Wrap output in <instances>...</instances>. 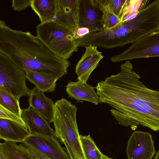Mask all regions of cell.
I'll list each match as a JSON object with an SVG mask.
<instances>
[{"mask_svg": "<svg viewBox=\"0 0 159 159\" xmlns=\"http://www.w3.org/2000/svg\"><path fill=\"white\" fill-rule=\"evenodd\" d=\"M0 52L26 73L58 79L67 73V60L51 52L29 32L12 29L0 20Z\"/></svg>", "mask_w": 159, "mask_h": 159, "instance_id": "cell-2", "label": "cell"}, {"mask_svg": "<svg viewBox=\"0 0 159 159\" xmlns=\"http://www.w3.org/2000/svg\"><path fill=\"white\" fill-rule=\"evenodd\" d=\"M28 103L45 120L52 122L55 103L45 95L44 92L35 86L31 90Z\"/></svg>", "mask_w": 159, "mask_h": 159, "instance_id": "cell-13", "label": "cell"}, {"mask_svg": "<svg viewBox=\"0 0 159 159\" xmlns=\"http://www.w3.org/2000/svg\"><path fill=\"white\" fill-rule=\"evenodd\" d=\"M84 47L86 48L85 52L76 64L75 72L78 81L86 83L91 73L104 57L97 50V46L90 45Z\"/></svg>", "mask_w": 159, "mask_h": 159, "instance_id": "cell-11", "label": "cell"}, {"mask_svg": "<svg viewBox=\"0 0 159 159\" xmlns=\"http://www.w3.org/2000/svg\"><path fill=\"white\" fill-rule=\"evenodd\" d=\"M20 143L39 152L50 159H70L55 135L51 137L30 134Z\"/></svg>", "mask_w": 159, "mask_h": 159, "instance_id": "cell-7", "label": "cell"}, {"mask_svg": "<svg viewBox=\"0 0 159 159\" xmlns=\"http://www.w3.org/2000/svg\"><path fill=\"white\" fill-rule=\"evenodd\" d=\"M126 152L128 159H152L155 152L152 135L147 132L134 131L128 141Z\"/></svg>", "mask_w": 159, "mask_h": 159, "instance_id": "cell-9", "label": "cell"}, {"mask_svg": "<svg viewBox=\"0 0 159 159\" xmlns=\"http://www.w3.org/2000/svg\"><path fill=\"white\" fill-rule=\"evenodd\" d=\"M0 152L7 159H31L20 144L16 142L4 141L0 143Z\"/></svg>", "mask_w": 159, "mask_h": 159, "instance_id": "cell-18", "label": "cell"}, {"mask_svg": "<svg viewBox=\"0 0 159 159\" xmlns=\"http://www.w3.org/2000/svg\"><path fill=\"white\" fill-rule=\"evenodd\" d=\"M19 100L6 91L0 89V105L21 117L22 109L20 108Z\"/></svg>", "mask_w": 159, "mask_h": 159, "instance_id": "cell-20", "label": "cell"}, {"mask_svg": "<svg viewBox=\"0 0 159 159\" xmlns=\"http://www.w3.org/2000/svg\"><path fill=\"white\" fill-rule=\"evenodd\" d=\"M32 0H13L11 7L15 11H20L31 5Z\"/></svg>", "mask_w": 159, "mask_h": 159, "instance_id": "cell-24", "label": "cell"}, {"mask_svg": "<svg viewBox=\"0 0 159 159\" xmlns=\"http://www.w3.org/2000/svg\"><path fill=\"white\" fill-rule=\"evenodd\" d=\"M56 14L54 20L73 33L79 28V0H56Z\"/></svg>", "mask_w": 159, "mask_h": 159, "instance_id": "cell-10", "label": "cell"}, {"mask_svg": "<svg viewBox=\"0 0 159 159\" xmlns=\"http://www.w3.org/2000/svg\"><path fill=\"white\" fill-rule=\"evenodd\" d=\"M26 73L27 79L42 91L52 93L55 91L58 79L32 72Z\"/></svg>", "mask_w": 159, "mask_h": 159, "instance_id": "cell-17", "label": "cell"}, {"mask_svg": "<svg viewBox=\"0 0 159 159\" xmlns=\"http://www.w3.org/2000/svg\"><path fill=\"white\" fill-rule=\"evenodd\" d=\"M120 68L117 74L98 83L95 88L99 102L113 108L111 114L120 125L159 130V91L147 88L139 80L130 61Z\"/></svg>", "mask_w": 159, "mask_h": 159, "instance_id": "cell-1", "label": "cell"}, {"mask_svg": "<svg viewBox=\"0 0 159 159\" xmlns=\"http://www.w3.org/2000/svg\"><path fill=\"white\" fill-rule=\"evenodd\" d=\"M82 148L86 159H101L102 154L90 135H80Z\"/></svg>", "mask_w": 159, "mask_h": 159, "instance_id": "cell-19", "label": "cell"}, {"mask_svg": "<svg viewBox=\"0 0 159 159\" xmlns=\"http://www.w3.org/2000/svg\"><path fill=\"white\" fill-rule=\"evenodd\" d=\"M26 73L0 52V89L7 92L18 100L29 96L31 89L27 86Z\"/></svg>", "mask_w": 159, "mask_h": 159, "instance_id": "cell-5", "label": "cell"}, {"mask_svg": "<svg viewBox=\"0 0 159 159\" xmlns=\"http://www.w3.org/2000/svg\"><path fill=\"white\" fill-rule=\"evenodd\" d=\"M77 107L66 102L54 106L52 122L56 137L63 143L70 159H86L77 127Z\"/></svg>", "mask_w": 159, "mask_h": 159, "instance_id": "cell-3", "label": "cell"}, {"mask_svg": "<svg viewBox=\"0 0 159 159\" xmlns=\"http://www.w3.org/2000/svg\"><path fill=\"white\" fill-rule=\"evenodd\" d=\"M105 5L120 19L130 0H103Z\"/></svg>", "mask_w": 159, "mask_h": 159, "instance_id": "cell-22", "label": "cell"}, {"mask_svg": "<svg viewBox=\"0 0 159 159\" xmlns=\"http://www.w3.org/2000/svg\"><path fill=\"white\" fill-rule=\"evenodd\" d=\"M20 144L21 146V147L22 148V149H23V150L29 155V156L30 157V158L31 159H36V158H35L34 157H33L31 156L30 155H29V154H28L23 149V148H22V146H21V144L20 143Z\"/></svg>", "mask_w": 159, "mask_h": 159, "instance_id": "cell-30", "label": "cell"}, {"mask_svg": "<svg viewBox=\"0 0 159 159\" xmlns=\"http://www.w3.org/2000/svg\"><path fill=\"white\" fill-rule=\"evenodd\" d=\"M69 97L75 99L77 102H89L97 105L98 98L94 88L86 83L70 81L66 87Z\"/></svg>", "mask_w": 159, "mask_h": 159, "instance_id": "cell-15", "label": "cell"}, {"mask_svg": "<svg viewBox=\"0 0 159 159\" xmlns=\"http://www.w3.org/2000/svg\"><path fill=\"white\" fill-rule=\"evenodd\" d=\"M30 134L27 126L8 119L0 118L1 139L21 143Z\"/></svg>", "mask_w": 159, "mask_h": 159, "instance_id": "cell-14", "label": "cell"}, {"mask_svg": "<svg viewBox=\"0 0 159 159\" xmlns=\"http://www.w3.org/2000/svg\"><path fill=\"white\" fill-rule=\"evenodd\" d=\"M159 57V30L135 41L127 49L111 58L114 63L140 58Z\"/></svg>", "mask_w": 159, "mask_h": 159, "instance_id": "cell-6", "label": "cell"}, {"mask_svg": "<svg viewBox=\"0 0 159 159\" xmlns=\"http://www.w3.org/2000/svg\"><path fill=\"white\" fill-rule=\"evenodd\" d=\"M21 117L27 125L30 134L51 137L55 135L50 123L31 106L22 110Z\"/></svg>", "mask_w": 159, "mask_h": 159, "instance_id": "cell-12", "label": "cell"}, {"mask_svg": "<svg viewBox=\"0 0 159 159\" xmlns=\"http://www.w3.org/2000/svg\"><path fill=\"white\" fill-rule=\"evenodd\" d=\"M21 144L23 149L28 154L33 157L37 159H50L39 152L35 150L25 147Z\"/></svg>", "mask_w": 159, "mask_h": 159, "instance_id": "cell-25", "label": "cell"}, {"mask_svg": "<svg viewBox=\"0 0 159 159\" xmlns=\"http://www.w3.org/2000/svg\"><path fill=\"white\" fill-rule=\"evenodd\" d=\"M154 159H159V150L157 152Z\"/></svg>", "mask_w": 159, "mask_h": 159, "instance_id": "cell-29", "label": "cell"}, {"mask_svg": "<svg viewBox=\"0 0 159 159\" xmlns=\"http://www.w3.org/2000/svg\"><path fill=\"white\" fill-rule=\"evenodd\" d=\"M37 37L52 52L67 60L78 47L73 32L54 21L40 23L36 26Z\"/></svg>", "mask_w": 159, "mask_h": 159, "instance_id": "cell-4", "label": "cell"}, {"mask_svg": "<svg viewBox=\"0 0 159 159\" xmlns=\"http://www.w3.org/2000/svg\"><path fill=\"white\" fill-rule=\"evenodd\" d=\"M90 33V30L87 28H79L73 33V35L75 39L77 40Z\"/></svg>", "mask_w": 159, "mask_h": 159, "instance_id": "cell-26", "label": "cell"}, {"mask_svg": "<svg viewBox=\"0 0 159 159\" xmlns=\"http://www.w3.org/2000/svg\"><path fill=\"white\" fill-rule=\"evenodd\" d=\"M30 7L39 16L40 23L54 21L57 12L56 0H32Z\"/></svg>", "mask_w": 159, "mask_h": 159, "instance_id": "cell-16", "label": "cell"}, {"mask_svg": "<svg viewBox=\"0 0 159 159\" xmlns=\"http://www.w3.org/2000/svg\"><path fill=\"white\" fill-rule=\"evenodd\" d=\"M102 0H79V28L88 29L90 33L103 29Z\"/></svg>", "mask_w": 159, "mask_h": 159, "instance_id": "cell-8", "label": "cell"}, {"mask_svg": "<svg viewBox=\"0 0 159 159\" xmlns=\"http://www.w3.org/2000/svg\"><path fill=\"white\" fill-rule=\"evenodd\" d=\"M0 159H7L4 155L1 152H0Z\"/></svg>", "mask_w": 159, "mask_h": 159, "instance_id": "cell-28", "label": "cell"}, {"mask_svg": "<svg viewBox=\"0 0 159 159\" xmlns=\"http://www.w3.org/2000/svg\"><path fill=\"white\" fill-rule=\"evenodd\" d=\"M102 0L104 6L102 21L103 29L106 30L114 27L121 22V19L105 5L103 0Z\"/></svg>", "mask_w": 159, "mask_h": 159, "instance_id": "cell-21", "label": "cell"}, {"mask_svg": "<svg viewBox=\"0 0 159 159\" xmlns=\"http://www.w3.org/2000/svg\"><path fill=\"white\" fill-rule=\"evenodd\" d=\"M101 159H113L107 155L102 154Z\"/></svg>", "mask_w": 159, "mask_h": 159, "instance_id": "cell-27", "label": "cell"}, {"mask_svg": "<svg viewBox=\"0 0 159 159\" xmlns=\"http://www.w3.org/2000/svg\"><path fill=\"white\" fill-rule=\"evenodd\" d=\"M0 118L8 119L27 127V125L21 117L17 116L1 105H0Z\"/></svg>", "mask_w": 159, "mask_h": 159, "instance_id": "cell-23", "label": "cell"}]
</instances>
